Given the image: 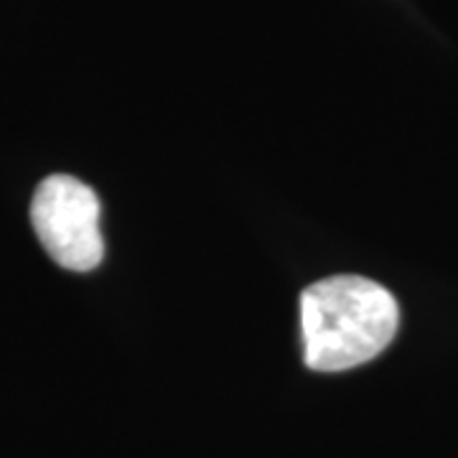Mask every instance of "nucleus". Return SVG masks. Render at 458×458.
I'll return each mask as SVG.
<instances>
[{
	"label": "nucleus",
	"mask_w": 458,
	"mask_h": 458,
	"mask_svg": "<svg viewBox=\"0 0 458 458\" xmlns=\"http://www.w3.org/2000/svg\"><path fill=\"white\" fill-rule=\"evenodd\" d=\"M98 194L72 176H49L31 201V225L56 265L74 273L95 270L105 258Z\"/></svg>",
	"instance_id": "2"
},
{
	"label": "nucleus",
	"mask_w": 458,
	"mask_h": 458,
	"mask_svg": "<svg viewBox=\"0 0 458 458\" xmlns=\"http://www.w3.org/2000/svg\"><path fill=\"white\" fill-rule=\"evenodd\" d=\"M400 324L394 295L361 276L318 280L301 293L303 357L313 372H344L379 357Z\"/></svg>",
	"instance_id": "1"
}]
</instances>
